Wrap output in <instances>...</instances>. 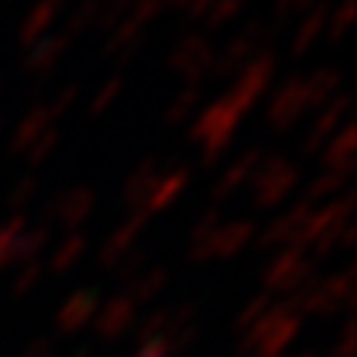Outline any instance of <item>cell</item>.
Here are the masks:
<instances>
[{"instance_id":"cell-1","label":"cell","mask_w":357,"mask_h":357,"mask_svg":"<svg viewBox=\"0 0 357 357\" xmlns=\"http://www.w3.org/2000/svg\"><path fill=\"white\" fill-rule=\"evenodd\" d=\"M244 114L229 102L227 96L215 98L211 105H206L199 114L191 119V128H188V140L197 143L199 155H203V164L211 167L223 152L232 146L238 134Z\"/></svg>"},{"instance_id":"cell-2","label":"cell","mask_w":357,"mask_h":357,"mask_svg":"<svg viewBox=\"0 0 357 357\" xmlns=\"http://www.w3.org/2000/svg\"><path fill=\"white\" fill-rule=\"evenodd\" d=\"M298 182H301V170L292 161L283 158V155H265L262 164L253 170L248 185L253 191L256 206L271 208L277 203H283V199L298 188Z\"/></svg>"},{"instance_id":"cell-3","label":"cell","mask_w":357,"mask_h":357,"mask_svg":"<svg viewBox=\"0 0 357 357\" xmlns=\"http://www.w3.org/2000/svg\"><path fill=\"white\" fill-rule=\"evenodd\" d=\"M268 45H271V30H268V24H262L259 18L248 21L236 36L223 45V51H218L215 66H211V77H236Z\"/></svg>"},{"instance_id":"cell-4","label":"cell","mask_w":357,"mask_h":357,"mask_svg":"<svg viewBox=\"0 0 357 357\" xmlns=\"http://www.w3.org/2000/svg\"><path fill=\"white\" fill-rule=\"evenodd\" d=\"M215 45L208 42V36L203 33H191V36L178 39L176 48L167 57L170 72L178 75L185 81V86H203L206 77H211V66H215Z\"/></svg>"},{"instance_id":"cell-5","label":"cell","mask_w":357,"mask_h":357,"mask_svg":"<svg viewBox=\"0 0 357 357\" xmlns=\"http://www.w3.org/2000/svg\"><path fill=\"white\" fill-rule=\"evenodd\" d=\"M274 69H277V60L271 51H262L256 54V57L244 66V69L232 77V86L227 89V96L232 105H236L244 116L250 114V110L262 102L265 89L271 86V77H274Z\"/></svg>"},{"instance_id":"cell-6","label":"cell","mask_w":357,"mask_h":357,"mask_svg":"<svg viewBox=\"0 0 357 357\" xmlns=\"http://www.w3.org/2000/svg\"><path fill=\"white\" fill-rule=\"evenodd\" d=\"M307 114H310V105H307L304 75H289L286 81L277 86L271 102H268V110H265L268 128L271 131H289V128H295Z\"/></svg>"},{"instance_id":"cell-7","label":"cell","mask_w":357,"mask_h":357,"mask_svg":"<svg viewBox=\"0 0 357 357\" xmlns=\"http://www.w3.org/2000/svg\"><path fill=\"white\" fill-rule=\"evenodd\" d=\"M349 110H351V96L349 93H340L331 105L321 107V114L312 119V126H310L307 137H304V152L316 155L319 149H325V143L345 126V122H349Z\"/></svg>"},{"instance_id":"cell-8","label":"cell","mask_w":357,"mask_h":357,"mask_svg":"<svg viewBox=\"0 0 357 357\" xmlns=\"http://www.w3.org/2000/svg\"><path fill=\"white\" fill-rule=\"evenodd\" d=\"M66 6V0H36L24 18H21V27H18V42L24 45V48H30V45H36L39 39H45L54 27V21L60 18Z\"/></svg>"},{"instance_id":"cell-9","label":"cell","mask_w":357,"mask_h":357,"mask_svg":"<svg viewBox=\"0 0 357 357\" xmlns=\"http://www.w3.org/2000/svg\"><path fill=\"white\" fill-rule=\"evenodd\" d=\"M54 122H57V119H54L48 102H36L15 126L13 137H9V152H13V155H24L45 131L54 128Z\"/></svg>"},{"instance_id":"cell-10","label":"cell","mask_w":357,"mask_h":357,"mask_svg":"<svg viewBox=\"0 0 357 357\" xmlns=\"http://www.w3.org/2000/svg\"><path fill=\"white\" fill-rule=\"evenodd\" d=\"M69 45H72V39L66 36V33H48V36L39 39L36 45H30L21 66H24V72H30V75H48L54 66L63 60Z\"/></svg>"},{"instance_id":"cell-11","label":"cell","mask_w":357,"mask_h":357,"mask_svg":"<svg viewBox=\"0 0 357 357\" xmlns=\"http://www.w3.org/2000/svg\"><path fill=\"white\" fill-rule=\"evenodd\" d=\"M262 158H265V152H262V149H256V146H250L248 152H241L238 158L220 173V178L215 182V188H211V194H215L218 199L232 197V194L238 191V188H244V185L250 182V176H253L256 167L262 164Z\"/></svg>"},{"instance_id":"cell-12","label":"cell","mask_w":357,"mask_h":357,"mask_svg":"<svg viewBox=\"0 0 357 357\" xmlns=\"http://www.w3.org/2000/svg\"><path fill=\"white\" fill-rule=\"evenodd\" d=\"M143 42H146V27L137 24L134 18H126L122 24H116L114 30H110L105 54L107 57H114L116 63H128V60H134L140 54Z\"/></svg>"},{"instance_id":"cell-13","label":"cell","mask_w":357,"mask_h":357,"mask_svg":"<svg viewBox=\"0 0 357 357\" xmlns=\"http://www.w3.org/2000/svg\"><path fill=\"white\" fill-rule=\"evenodd\" d=\"M96 206V191L86 185H77V188H63L60 194H54L51 206L45 208V215H57L63 223H75L89 215V208Z\"/></svg>"},{"instance_id":"cell-14","label":"cell","mask_w":357,"mask_h":357,"mask_svg":"<svg viewBox=\"0 0 357 357\" xmlns=\"http://www.w3.org/2000/svg\"><path fill=\"white\" fill-rule=\"evenodd\" d=\"M158 176H161L158 161H155V158L140 161V164L128 173L126 185H122V203L131 206V208H146V199H149V194H152L155 182H158Z\"/></svg>"},{"instance_id":"cell-15","label":"cell","mask_w":357,"mask_h":357,"mask_svg":"<svg viewBox=\"0 0 357 357\" xmlns=\"http://www.w3.org/2000/svg\"><path fill=\"white\" fill-rule=\"evenodd\" d=\"M354 149H357V131H354V122L349 119L325 143V152H321V164H325V170L351 173V167H354Z\"/></svg>"},{"instance_id":"cell-16","label":"cell","mask_w":357,"mask_h":357,"mask_svg":"<svg viewBox=\"0 0 357 357\" xmlns=\"http://www.w3.org/2000/svg\"><path fill=\"white\" fill-rule=\"evenodd\" d=\"M304 89H307L310 110H321L342 93V75H340V69H328V66H321V69L304 75Z\"/></svg>"},{"instance_id":"cell-17","label":"cell","mask_w":357,"mask_h":357,"mask_svg":"<svg viewBox=\"0 0 357 357\" xmlns=\"http://www.w3.org/2000/svg\"><path fill=\"white\" fill-rule=\"evenodd\" d=\"M191 185V170H188L185 164H176V167H167V173L158 176V182H155L152 194L146 199V211H161L173 203V199L185 191V188Z\"/></svg>"},{"instance_id":"cell-18","label":"cell","mask_w":357,"mask_h":357,"mask_svg":"<svg viewBox=\"0 0 357 357\" xmlns=\"http://www.w3.org/2000/svg\"><path fill=\"white\" fill-rule=\"evenodd\" d=\"M325 24H328V6L325 3L307 9L304 21L298 24L295 36H292V54H295V57H304V54L312 48V42L325 33Z\"/></svg>"},{"instance_id":"cell-19","label":"cell","mask_w":357,"mask_h":357,"mask_svg":"<svg viewBox=\"0 0 357 357\" xmlns=\"http://www.w3.org/2000/svg\"><path fill=\"white\" fill-rule=\"evenodd\" d=\"M199 102H203V86H182L164 110V126H182L185 119L194 116Z\"/></svg>"},{"instance_id":"cell-20","label":"cell","mask_w":357,"mask_h":357,"mask_svg":"<svg viewBox=\"0 0 357 357\" xmlns=\"http://www.w3.org/2000/svg\"><path fill=\"white\" fill-rule=\"evenodd\" d=\"M98 6H102V0H77V6L69 13V18H66V27H63L66 36L75 39V36H81V33L93 30L96 18H98Z\"/></svg>"},{"instance_id":"cell-21","label":"cell","mask_w":357,"mask_h":357,"mask_svg":"<svg viewBox=\"0 0 357 357\" xmlns=\"http://www.w3.org/2000/svg\"><path fill=\"white\" fill-rule=\"evenodd\" d=\"M349 176H351V173L321 170V173L307 185V203H310V199H319V197H328V194H337V191H349V188H345Z\"/></svg>"},{"instance_id":"cell-22","label":"cell","mask_w":357,"mask_h":357,"mask_svg":"<svg viewBox=\"0 0 357 357\" xmlns=\"http://www.w3.org/2000/svg\"><path fill=\"white\" fill-rule=\"evenodd\" d=\"M351 18H354V0H340L333 9H328V39L331 42H340L345 33L351 27Z\"/></svg>"},{"instance_id":"cell-23","label":"cell","mask_w":357,"mask_h":357,"mask_svg":"<svg viewBox=\"0 0 357 357\" xmlns=\"http://www.w3.org/2000/svg\"><path fill=\"white\" fill-rule=\"evenodd\" d=\"M122 86H126V77L122 75H110L107 81L96 89V96H93V102H89V116H98V114H105V110L116 102V96L122 93Z\"/></svg>"},{"instance_id":"cell-24","label":"cell","mask_w":357,"mask_h":357,"mask_svg":"<svg viewBox=\"0 0 357 357\" xmlns=\"http://www.w3.org/2000/svg\"><path fill=\"white\" fill-rule=\"evenodd\" d=\"M131 13V0H102V6H98V18H96V27L110 33L116 24L128 18Z\"/></svg>"},{"instance_id":"cell-25","label":"cell","mask_w":357,"mask_h":357,"mask_svg":"<svg viewBox=\"0 0 357 357\" xmlns=\"http://www.w3.org/2000/svg\"><path fill=\"white\" fill-rule=\"evenodd\" d=\"M248 3H250V0H215V6H211L208 15H206V27L208 30H218L223 24H229L232 18H238V13Z\"/></svg>"},{"instance_id":"cell-26","label":"cell","mask_w":357,"mask_h":357,"mask_svg":"<svg viewBox=\"0 0 357 357\" xmlns=\"http://www.w3.org/2000/svg\"><path fill=\"white\" fill-rule=\"evenodd\" d=\"M57 146H60V131H57V128H48V131H45L42 137L24 152V158H27L30 167H39V164H45V161L51 158Z\"/></svg>"},{"instance_id":"cell-27","label":"cell","mask_w":357,"mask_h":357,"mask_svg":"<svg viewBox=\"0 0 357 357\" xmlns=\"http://www.w3.org/2000/svg\"><path fill=\"white\" fill-rule=\"evenodd\" d=\"M36 191H39V178H36V176H24V178H18L15 188H13V194H9V206L18 208V206L30 203V199L36 197Z\"/></svg>"},{"instance_id":"cell-28","label":"cell","mask_w":357,"mask_h":357,"mask_svg":"<svg viewBox=\"0 0 357 357\" xmlns=\"http://www.w3.org/2000/svg\"><path fill=\"white\" fill-rule=\"evenodd\" d=\"M77 93H81V89H77V86H63L57 96L48 98V107H51L54 119H63L66 114H69V107L77 102Z\"/></svg>"},{"instance_id":"cell-29","label":"cell","mask_w":357,"mask_h":357,"mask_svg":"<svg viewBox=\"0 0 357 357\" xmlns=\"http://www.w3.org/2000/svg\"><path fill=\"white\" fill-rule=\"evenodd\" d=\"M274 13H277V18H289L295 13H304V3H301V0H277Z\"/></svg>"},{"instance_id":"cell-30","label":"cell","mask_w":357,"mask_h":357,"mask_svg":"<svg viewBox=\"0 0 357 357\" xmlns=\"http://www.w3.org/2000/svg\"><path fill=\"white\" fill-rule=\"evenodd\" d=\"M3 126H6V122H3V116H0V131H3Z\"/></svg>"},{"instance_id":"cell-31","label":"cell","mask_w":357,"mask_h":357,"mask_svg":"<svg viewBox=\"0 0 357 357\" xmlns=\"http://www.w3.org/2000/svg\"><path fill=\"white\" fill-rule=\"evenodd\" d=\"M0 93H3V77H0Z\"/></svg>"},{"instance_id":"cell-32","label":"cell","mask_w":357,"mask_h":357,"mask_svg":"<svg viewBox=\"0 0 357 357\" xmlns=\"http://www.w3.org/2000/svg\"><path fill=\"white\" fill-rule=\"evenodd\" d=\"M182 9H185V0H182Z\"/></svg>"}]
</instances>
